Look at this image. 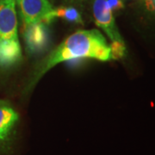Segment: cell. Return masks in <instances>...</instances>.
Wrapping results in <instances>:
<instances>
[{
  "label": "cell",
  "mask_w": 155,
  "mask_h": 155,
  "mask_svg": "<svg viewBox=\"0 0 155 155\" xmlns=\"http://www.w3.org/2000/svg\"><path fill=\"white\" fill-rule=\"evenodd\" d=\"M84 58L100 61L111 59L110 47L97 29L78 30L65 39L37 66L27 89L34 87L47 72L61 62Z\"/></svg>",
  "instance_id": "obj_1"
},
{
  "label": "cell",
  "mask_w": 155,
  "mask_h": 155,
  "mask_svg": "<svg viewBox=\"0 0 155 155\" xmlns=\"http://www.w3.org/2000/svg\"><path fill=\"white\" fill-rule=\"evenodd\" d=\"M20 134V116L11 103L0 100V155H13Z\"/></svg>",
  "instance_id": "obj_2"
},
{
  "label": "cell",
  "mask_w": 155,
  "mask_h": 155,
  "mask_svg": "<svg viewBox=\"0 0 155 155\" xmlns=\"http://www.w3.org/2000/svg\"><path fill=\"white\" fill-rule=\"evenodd\" d=\"M23 25L35 22L49 24L54 19V9L48 0H17Z\"/></svg>",
  "instance_id": "obj_3"
},
{
  "label": "cell",
  "mask_w": 155,
  "mask_h": 155,
  "mask_svg": "<svg viewBox=\"0 0 155 155\" xmlns=\"http://www.w3.org/2000/svg\"><path fill=\"white\" fill-rule=\"evenodd\" d=\"M93 16L96 24L101 28L111 41H123L116 27L113 12L109 8L107 0L93 1Z\"/></svg>",
  "instance_id": "obj_4"
},
{
  "label": "cell",
  "mask_w": 155,
  "mask_h": 155,
  "mask_svg": "<svg viewBox=\"0 0 155 155\" xmlns=\"http://www.w3.org/2000/svg\"><path fill=\"white\" fill-rule=\"evenodd\" d=\"M15 0H0V38L18 39Z\"/></svg>",
  "instance_id": "obj_5"
},
{
  "label": "cell",
  "mask_w": 155,
  "mask_h": 155,
  "mask_svg": "<svg viewBox=\"0 0 155 155\" xmlns=\"http://www.w3.org/2000/svg\"><path fill=\"white\" fill-rule=\"evenodd\" d=\"M24 41L28 52L36 53L44 49L48 41V34L46 24L35 22L24 25Z\"/></svg>",
  "instance_id": "obj_6"
},
{
  "label": "cell",
  "mask_w": 155,
  "mask_h": 155,
  "mask_svg": "<svg viewBox=\"0 0 155 155\" xmlns=\"http://www.w3.org/2000/svg\"><path fill=\"white\" fill-rule=\"evenodd\" d=\"M22 59L18 39L0 38V69H7L17 65Z\"/></svg>",
  "instance_id": "obj_7"
},
{
  "label": "cell",
  "mask_w": 155,
  "mask_h": 155,
  "mask_svg": "<svg viewBox=\"0 0 155 155\" xmlns=\"http://www.w3.org/2000/svg\"><path fill=\"white\" fill-rule=\"evenodd\" d=\"M53 13L54 18L60 17L67 20V22H75L79 24L83 23L80 13L78 11L77 9L73 7H59L57 9H54Z\"/></svg>",
  "instance_id": "obj_8"
},
{
  "label": "cell",
  "mask_w": 155,
  "mask_h": 155,
  "mask_svg": "<svg viewBox=\"0 0 155 155\" xmlns=\"http://www.w3.org/2000/svg\"><path fill=\"white\" fill-rule=\"evenodd\" d=\"M126 47L124 41H113L110 46L111 59L118 60L125 55Z\"/></svg>",
  "instance_id": "obj_9"
},
{
  "label": "cell",
  "mask_w": 155,
  "mask_h": 155,
  "mask_svg": "<svg viewBox=\"0 0 155 155\" xmlns=\"http://www.w3.org/2000/svg\"><path fill=\"white\" fill-rule=\"evenodd\" d=\"M107 4L112 12L124 8V5L121 0H107Z\"/></svg>",
  "instance_id": "obj_10"
},
{
  "label": "cell",
  "mask_w": 155,
  "mask_h": 155,
  "mask_svg": "<svg viewBox=\"0 0 155 155\" xmlns=\"http://www.w3.org/2000/svg\"><path fill=\"white\" fill-rule=\"evenodd\" d=\"M146 3H147V7L149 11L154 10V0H146Z\"/></svg>",
  "instance_id": "obj_11"
}]
</instances>
